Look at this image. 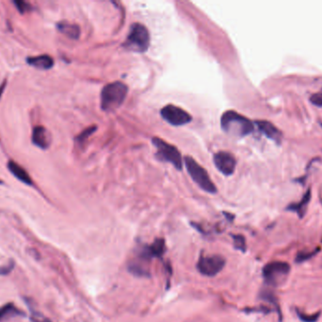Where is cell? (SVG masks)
Here are the masks:
<instances>
[{
	"label": "cell",
	"mask_w": 322,
	"mask_h": 322,
	"mask_svg": "<svg viewBox=\"0 0 322 322\" xmlns=\"http://www.w3.org/2000/svg\"><path fill=\"white\" fill-rule=\"evenodd\" d=\"M0 184H3V181H1V180H0Z\"/></svg>",
	"instance_id": "obj_28"
},
{
	"label": "cell",
	"mask_w": 322,
	"mask_h": 322,
	"mask_svg": "<svg viewBox=\"0 0 322 322\" xmlns=\"http://www.w3.org/2000/svg\"><path fill=\"white\" fill-rule=\"evenodd\" d=\"M14 265L15 264H14L13 261H10L6 265L0 267V275L6 276L8 274H10L13 271V269H14Z\"/></svg>",
	"instance_id": "obj_25"
},
{
	"label": "cell",
	"mask_w": 322,
	"mask_h": 322,
	"mask_svg": "<svg viewBox=\"0 0 322 322\" xmlns=\"http://www.w3.org/2000/svg\"><path fill=\"white\" fill-rule=\"evenodd\" d=\"M24 316L25 313L21 311L15 304L13 303H7L0 307V322H5L13 317L16 316Z\"/></svg>",
	"instance_id": "obj_15"
},
{
	"label": "cell",
	"mask_w": 322,
	"mask_h": 322,
	"mask_svg": "<svg viewBox=\"0 0 322 322\" xmlns=\"http://www.w3.org/2000/svg\"><path fill=\"white\" fill-rule=\"evenodd\" d=\"M233 240H234L235 248L238 249V250H240V251H242V252L246 251L247 245H246V239H245L243 235H233Z\"/></svg>",
	"instance_id": "obj_20"
},
{
	"label": "cell",
	"mask_w": 322,
	"mask_h": 322,
	"mask_svg": "<svg viewBox=\"0 0 322 322\" xmlns=\"http://www.w3.org/2000/svg\"><path fill=\"white\" fill-rule=\"evenodd\" d=\"M5 86H6V83H5V82H3V84L0 86V98H1V95H2L3 92H4Z\"/></svg>",
	"instance_id": "obj_27"
},
{
	"label": "cell",
	"mask_w": 322,
	"mask_h": 322,
	"mask_svg": "<svg viewBox=\"0 0 322 322\" xmlns=\"http://www.w3.org/2000/svg\"><path fill=\"white\" fill-rule=\"evenodd\" d=\"M221 126L226 134L243 137L254 131L250 119L234 111L225 112L221 118Z\"/></svg>",
	"instance_id": "obj_1"
},
{
	"label": "cell",
	"mask_w": 322,
	"mask_h": 322,
	"mask_svg": "<svg viewBox=\"0 0 322 322\" xmlns=\"http://www.w3.org/2000/svg\"><path fill=\"white\" fill-rule=\"evenodd\" d=\"M13 4L16 6V9L19 11L20 14H26L32 10L31 5L26 1H13Z\"/></svg>",
	"instance_id": "obj_24"
},
{
	"label": "cell",
	"mask_w": 322,
	"mask_h": 322,
	"mask_svg": "<svg viewBox=\"0 0 322 322\" xmlns=\"http://www.w3.org/2000/svg\"><path fill=\"white\" fill-rule=\"evenodd\" d=\"M127 269L131 274L137 276V277H149L150 276V272H149L148 269H146L140 263L132 261L128 264Z\"/></svg>",
	"instance_id": "obj_18"
},
{
	"label": "cell",
	"mask_w": 322,
	"mask_h": 322,
	"mask_svg": "<svg viewBox=\"0 0 322 322\" xmlns=\"http://www.w3.org/2000/svg\"><path fill=\"white\" fill-rule=\"evenodd\" d=\"M260 298L265 301V302H268L270 304H272V305H274L275 307H276L277 310L279 311V313L281 314V311H280V308H279V304H278V302H277V298L275 296L273 295L271 292H269V291H262L261 292V295H260Z\"/></svg>",
	"instance_id": "obj_21"
},
{
	"label": "cell",
	"mask_w": 322,
	"mask_h": 322,
	"mask_svg": "<svg viewBox=\"0 0 322 322\" xmlns=\"http://www.w3.org/2000/svg\"><path fill=\"white\" fill-rule=\"evenodd\" d=\"M319 250V248H316L315 250L311 251V252H300L298 253V255L295 258V262L300 264V263L305 262V261H308L309 259H311L314 255L316 254V252Z\"/></svg>",
	"instance_id": "obj_22"
},
{
	"label": "cell",
	"mask_w": 322,
	"mask_h": 322,
	"mask_svg": "<svg viewBox=\"0 0 322 322\" xmlns=\"http://www.w3.org/2000/svg\"><path fill=\"white\" fill-rule=\"evenodd\" d=\"M296 312L299 318L303 322H316L318 320L319 316H320V313H316V314H314V315H308L300 312L299 310H296Z\"/></svg>",
	"instance_id": "obj_23"
},
{
	"label": "cell",
	"mask_w": 322,
	"mask_h": 322,
	"mask_svg": "<svg viewBox=\"0 0 322 322\" xmlns=\"http://www.w3.org/2000/svg\"><path fill=\"white\" fill-rule=\"evenodd\" d=\"M290 264L282 261H273L267 264L263 269L265 282L271 286H278L283 283L290 273Z\"/></svg>",
	"instance_id": "obj_5"
},
{
	"label": "cell",
	"mask_w": 322,
	"mask_h": 322,
	"mask_svg": "<svg viewBox=\"0 0 322 322\" xmlns=\"http://www.w3.org/2000/svg\"><path fill=\"white\" fill-rule=\"evenodd\" d=\"M57 28L59 33L66 35L71 39H79L80 36V28L78 25L66 21H61L57 24Z\"/></svg>",
	"instance_id": "obj_16"
},
{
	"label": "cell",
	"mask_w": 322,
	"mask_h": 322,
	"mask_svg": "<svg viewBox=\"0 0 322 322\" xmlns=\"http://www.w3.org/2000/svg\"><path fill=\"white\" fill-rule=\"evenodd\" d=\"M310 101L317 107H322V91L312 94L310 96Z\"/></svg>",
	"instance_id": "obj_26"
},
{
	"label": "cell",
	"mask_w": 322,
	"mask_h": 322,
	"mask_svg": "<svg viewBox=\"0 0 322 322\" xmlns=\"http://www.w3.org/2000/svg\"><path fill=\"white\" fill-rule=\"evenodd\" d=\"M160 114L166 122L175 127L189 124L192 119L191 114L188 112H186L182 108L171 104L162 108Z\"/></svg>",
	"instance_id": "obj_8"
},
{
	"label": "cell",
	"mask_w": 322,
	"mask_h": 322,
	"mask_svg": "<svg viewBox=\"0 0 322 322\" xmlns=\"http://www.w3.org/2000/svg\"><path fill=\"white\" fill-rule=\"evenodd\" d=\"M28 308L30 309V319L32 322H51L47 319L45 315H42L40 312L33 308L30 302H26Z\"/></svg>",
	"instance_id": "obj_19"
},
{
	"label": "cell",
	"mask_w": 322,
	"mask_h": 322,
	"mask_svg": "<svg viewBox=\"0 0 322 322\" xmlns=\"http://www.w3.org/2000/svg\"><path fill=\"white\" fill-rule=\"evenodd\" d=\"M166 251V244L163 238H158L149 246H145L139 250L138 257L141 260L149 261L153 258H161Z\"/></svg>",
	"instance_id": "obj_10"
},
{
	"label": "cell",
	"mask_w": 322,
	"mask_h": 322,
	"mask_svg": "<svg viewBox=\"0 0 322 322\" xmlns=\"http://www.w3.org/2000/svg\"><path fill=\"white\" fill-rule=\"evenodd\" d=\"M256 125L258 127V130L264 135H266L268 138H270V139L276 142V143H280V142L282 141V138H283L282 133L272 123H270V122L267 120H258L256 122Z\"/></svg>",
	"instance_id": "obj_12"
},
{
	"label": "cell",
	"mask_w": 322,
	"mask_h": 322,
	"mask_svg": "<svg viewBox=\"0 0 322 322\" xmlns=\"http://www.w3.org/2000/svg\"><path fill=\"white\" fill-rule=\"evenodd\" d=\"M26 62L33 68L41 69V70H48L54 67V60L49 55H39L34 57L26 58Z\"/></svg>",
	"instance_id": "obj_14"
},
{
	"label": "cell",
	"mask_w": 322,
	"mask_h": 322,
	"mask_svg": "<svg viewBox=\"0 0 322 322\" xmlns=\"http://www.w3.org/2000/svg\"><path fill=\"white\" fill-rule=\"evenodd\" d=\"M128 88L125 83L116 81L106 84L101 92V108L105 112L118 109L125 101Z\"/></svg>",
	"instance_id": "obj_2"
},
{
	"label": "cell",
	"mask_w": 322,
	"mask_h": 322,
	"mask_svg": "<svg viewBox=\"0 0 322 322\" xmlns=\"http://www.w3.org/2000/svg\"><path fill=\"white\" fill-rule=\"evenodd\" d=\"M150 45V34L147 27L140 23L132 25L123 47L134 52L144 53Z\"/></svg>",
	"instance_id": "obj_3"
},
{
	"label": "cell",
	"mask_w": 322,
	"mask_h": 322,
	"mask_svg": "<svg viewBox=\"0 0 322 322\" xmlns=\"http://www.w3.org/2000/svg\"><path fill=\"white\" fill-rule=\"evenodd\" d=\"M310 200H311V189H308L306 191V193L303 196L302 201L298 202V203L290 204V206L288 207V210L295 212L299 215L300 217H303L304 214H305V212H306V208H307V205L309 203Z\"/></svg>",
	"instance_id": "obj_17"
},
{
	"label": "cell",
	"mask_w": 322,
	"mask_h": 322,
	"mask_svg": "<svg viewBox=\"0 0 322 322\" xmlns=\"http://www.w3.org/2000/svg\"><path fill=\"white\" fill-rule=\"evenodd\" d=\"M152 143L157 148V157L159 160L170 163L177 170L182 169L183 160L177 148L158 137H154Z\"/></svg>",
	"instance_id": "obj_6"
},
{
	"label": "cell",
	"mask_w": 322,
	"mask_h": 322,
	"mask_svg": "<svg viewBox=\"0 0 322 322\" xmlns=\"http://www.w3.org/2000/svg\"><path fill=\"white\" fill-rule=\"evenodd\" d=\"M185 166L193 181L199 187L209 194H216L217 187L211 181L206 170L190 156L185 157Z\"/></svg>",
	"instance_id": "obj_4"
},
{
	"label": "cell",
	"mask_w": 322,
	"mask_h": 322,
	"mask_svg": "<svg viewBox=\"0 0 322 322\" xmlns=\"http://www.w3.org/2000/svg\"><path fill=\"white\" fill-rule=\"evenodd\" d=\"M213 161L218 170L225 176H231L235 172L237 160L230 152L220 151L214 155Z\"/></svg>",
	"instance_id": "obj_9"
},
{
	"label": "cell",
	"mask_w": 322,
	"mask_h": 322,
	"mask_svg": "<svg viewBox=\"0 0 322 322\" xmlns=\"http://www.w3.org/2000/svg\"><path fill=\"white\" fill-rule=\"evenodd\" d=\"M224 266L225 259L221 255L201 256L197 263V269L202 275L214 277L223 270Z\"/></svg>",
	"instance_id": "obj_7"
},
{
	"label": "cell",
	"mask_w": 322,
	"mask_h": 322,
	"mask_svg": "<svg viewBox=\"0 0 322 322\" xmlns=\"http://www.w3.org/2000/svg\"><path fill=\"white\" fill-rule=\"evenodd\" d=\"M32 143L41 149H47L50 147L52 142V136L50 133L43 126H37L33 128Z\"/></svg>",
	"instance_id": "obj_11"
},
{
	"label": "cell",
	"mask_w": 322,
	"mask_h": 322,
	"mask_svg": "<svg viewBox=\"0 0 322 322\" xmlns=\"http://www.w3.org/2000/svg\"><path fill=\"white\" fill-rule=\"evenodd\" d=\"M8 169L10 170V172L18 180V181L25 183L26 185H30L32 186L33 181L31 177L26 172V169L21 167L17 163L13 161L8 162Z\"/></svg>",
	"instance_id": "obj_13"
}]
</instances>
